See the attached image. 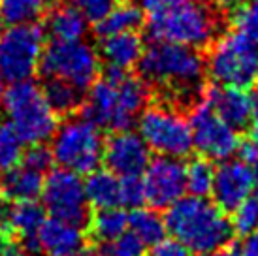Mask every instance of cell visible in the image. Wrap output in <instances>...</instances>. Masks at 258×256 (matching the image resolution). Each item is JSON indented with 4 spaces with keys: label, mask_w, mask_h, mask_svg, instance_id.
<instances>
[{
    "label": "cell",
    "mask_w": 258,
    "mask_h": 256,
    "mask_svg": "<svg viewBox=\"0 0 258 256\" xmlns=\"http://www.w3.org/2000/svg\"><path fill=\"white\" fill-rule=\"evenodd\" d=\"M25 142L10 122H0V175L15 168L23 158Z\"/></svg>",
    "instance_id": "obj_28"
},
{
    "label": "cell",
    "mask_w": 258,
    "mask_h": 256,
    "mask_svg": "<svg viewBox=\"0 0 258 256\" xmlns=\"http://www.w3.org/2000/svg\"><path fill=\"white\" fill-rule=\"evenodd\" d=\"M12 230V204L8 198H0V232L8 234Z\"/></svg>",
    "instance_id": "obj_39"
},
{
    "label": "cell",
    "mask_w": 258,
    "mask_h": 256,
    "mask_svg": "<svg viewBox=\"0 0 258 256\" xmlns=\"http://www.w3.org/2000/svg\"><path fill=\"white\" fill-rule=\"evenodd\" d=\"M144 241L128 230L113 241L102 243V247L94 252V256H144Z\"/></svg>",
    "instance_id": "obj_31"
},
{
    "label": "cell",
    "mask_w": 258,
    "mask_h": 256,
    "mask_svg": "<svg viewBox=\"0 0 258 256\" xmlns=\"http://www.w3.org/2000/svg\"><path fill=\"white\" fill-rule=\"evenodd\" d=\"M51 162H53L51 149L43 147V145H30V149L25 151L21 158V164L29 166L30 170L40 171V173H45V171L49 170Z\"/></svg>",
    "instance_id": "obj_34"
},
{
    "label": "cell",
    "mask_w": 258,
    "mask_h": 256,
    "mask_svg": "<svg viewBox=\"0 0 258 256\" xmlns=\"http://www.w3.org/2000/svg\"><path fill=\"white\" fill-rule=\"evenodd\" d=\"M40 72L47 79H60L79 91H85L96 83L100 72V55L91 43L83 40H53L49 45H45L42 53Z\"/></svg>",
    "instance_id": "obj_7"
},
{
    "label": "cell",
    "mask_w": 258,
    "mask_h": 256,
    "mask_svg": "<svg viewBox=\"0 0 258 256\" xmlns=\"http://www.w3.org/2000/svg\"><path fill=\"white\" fill-rule=\"evenodd\" d=\"M43 94L49 102L51 109L57 115H70L78 109L81 102V91L60 79H47Z\"/></svg>",
    "instance_id": "obj_26"
},
{
    "label": "cell",
    "mask_w": 258,
    "mask_h": 256,
    "mask_svg": "<svg viewBox=\"0 0 258 256\" xmlns=\"http://www.w3.org/2000/svg\"><path fill=\"white\" fill-rule=\"evenodd\" d=\"M144 23V12L130 2H121L109 10V14L96 25L98 34L111 36V34H121V32H136Z\"/></svg>",
    "instance_id": "obj_23"
},
{
    "label": "cell",
    "mask_w": 258,
    "mask_h": 256,
    "mask_svg": "<svg viewBox=\"0 0 258 256\" xmlns=\"http://www.w3.org/2000/svg\"><path fill=\"white\" fill-rule=\"evenodd\" d=\"M147 30L153 40L192 49L215 40L217 17L202 0H147Z\"/></svg>",
    "instance_id": "obj_2"
},
{
    "label": "cell",
    "mask_w": 258,
    "mask_h": 256,
    "mask_svg": "<svg viewBox=\"0 0 258 256\" xmlns=\"http://www.w3.org/2000/svg\"><path fill=\"white\" fill-rule=\"evenodd\" d=\"M138 68L145 83L183 94L194 91L202 83L206 60L198 49L155 40L144 49Z\"/></svg>",
    "instance_id": "obj_4"
},
{
    "label": "cell",
    "mask_w": 258,
    "mask_h": 256,
    "mask_svg": "<svg viewBox=\"0 0 258 256\" xmlns=\"http://www.w3.org/2000/svg\"><path fill=\"white\" fill-rule=\"evenodd\" d=\"M89 222H91L93 237L100 243L113 241L124 232H128V215L121 207L96 209V213L89 219Z\"/></svg>",
    "instance_id": "obj_25"
},
{
    "label": "cell",
    "mask_w": 258,
    "mask_h": 256,
    "mask_svg": "<svg viewBox=\"0 0 258 256\" xmlns=\"http://www.w3.org/2000/svg\"><path fill=\"white\" fill-rule=\"evenodd\" d=\"M239 256H258V228L243 237L239 245Z\"/></svg>",
    "instance_id": "obj_38"
},
{
    "label": "cell",
    "mask_w": 258,
    "mask_h": 256,
    "mask_svg": "<svg viewBox=\"0 0 258 256\" xmlns=\"http://www.w3.org/2000/svg\"><path fill=\"white\" fill-rule=\"evenodd\" d=\"M204 2L209 4V6L221 8V10H228V8H236L241 0H204Z\"/></svg>",
    "instance_id": "obj_41"
},
{
    "label": "cell",
    "mask_w": 258,
    "mask_h": 256,
    "mask_svg": "<svg viewBox=\"0 0 258 256\" xmlns=\"http://www.w3.org/2000/svg\"><path fill=\"white\" fill-rule=\"evenodd\" d=\"M2 23H4V19H2V14H0V32H2Z\"/></svg>",
    "instance_id": "obj_48"
},
{
    "label": "cell",
    "mask_w": 258,
    "mask_h": 256,
    "mask_svg": "<svg viewBox=\"0 0 258 256\" xmlns=\"http://www.w3.org/2000/svg\"><path fill=\"white\" fill-rule=\"evenodd\" d=\"M144 49V40L138 32H121V34L104 36L98 55L106 60L108 68L126 72L132 66H138Z\"/></svg>",
    "instance_id": "obj_18"
},
{
    "label": "cell",
    "mask_w": 258,
    "mask_h": 256,
    "mask_svg": "<svg viewBox=\"0 0 258 256\" xmlns=\"http://www.w3.org/2000/svg\"><path fill=\"white\" fill-rule=\"evenodd\" d=\"M6 234H2L0 232V256L4 254V249H6V245H8V241H6V237H4Z\"/></svg>",
    "instance_id": "obj_46"
},
{
    "label": "cell",
    "mask_w": 258,
    "mask_h": 256,
    "mask_svg": "<svg viewBox=\"0 0 258 256\" xmlns=\"http://www.w3.org/2000/svg\"><path fill=\"white\" fill-rule=\"evenodd\" d=\"M43 49V32L38 25H10L0 32V76L10 83L29 81L40 68Z\"/></svg>",
    "instance_id": "obj_10"
},
{
    "label": "cell",
    "mask_w": 258,
    "mask_h": 256,
    "mask_svg": "<svg viewBox=\"0 0 258 256\" xmlns=\"http://www.w3.org/2000/svg\"><path fill=\"white\" fill-rule=\"evenodd\" d=\"M38 243L43 256H94L83 228L58 219L43 222L38 232Z\"/></svg>",
    "instance_id": "obj_16"
},
{
    "label": "cell",
    "mask_w": 258,
    "mask_h": 256,
    "mask_svg": "<svg viewBox=\"0 0 258 256\" xmlns=\"http://www.w3.org/2000/svg\"><path fill=\"white\" fill-rule=\"evenodd\" d=\"M45 29L55 42H76L87 34V19L72 4L57 6L45 21Z\"/></svg>",
    "instance_id": "obj_21"
},
{
    "label": "cell",
    "mask_w": 258,
    "mask_h": 256,
    "mask_svg": "<svg viewBox=\"0 0 258 256\" xmlns=\"http://www.w3.org/2000/svg\"><path fill=\"white\" fill-rule=\"evenodd\" d=\"M6 91H8V87H6V79L0 76V106H2V102H4V96H6Z\"/></svg>",
    "instance_id": "obj_45"
},
{
    "label": "cell",
    "mask_w": 258,
    "mask_h": 256,
    "mask_svg": "<svg viewBox=\"0 0 258 256\" xmlns=\"http://www.w3.org/2000/svg\"><path fill=\"white\" fill-rule=\"evenodd\" d=\"M104 136L85 117H70L60 122L51 138V155L62 170L91 173L104 160Z\"/></svg>",
    "instance_id": "obj_6"
},
{
    "label": "cell",
    "mask_w": 258,
    "mask_h": 256,
    "mask_svg": "<svg viewBox=\"0 0 258 256\" xmlns=\"http://www.w3.org/2000/svg\"><path fill=\"white\" fill-rule=\"evenodd\" d=\"M149 89L142 78L108 68L106 78L89 87L83 115L98 128L128 130L147 106Z\"/></svg>",
    "instance_id": "obj_1"
},
{
    "label": "cell",
    "mask_w": 258,
    "mask_h": 256,
    "mask_svg": "<svg viewBox=\"0 0 258 256\" xmlns=\"http://www.w3.org/2000/svg\"><path fill=\"white\" fill-rule=\"evenodd\" d=\"M249 128H251V140L258 142V109L254 111V115H252L251 122H249Z\"/></svg>",
    "instance_id": "obj_43"
},
{
    "label": "cell",
    "mask_w": 258,
    "mask_h": 256,
    "mask_svg": "<svg viewBox=\"0 0 258 256\" xmlns=\"http://www.w3.org/2000/svg\"><path fill=\"white\" fill-rule=\"evenodd\" d=\"M204 102H208L222 121H226L236 130L249 126L252 115L256 111L252 94L241 87H209L204 93Z\"/></svg>",
    "instance_id": "obj_17"
},
{
    "label": "cell",
    "mask_w": 258,
    "mask_h": 256,
    "mask_svg": "<svg viewBox=\"0 0 258 256\" xmlns=\"http://www.w3.org/2000/svg\"><path fill=\"white\" fill-rule=\"evenodd\" d=\"M45 207L36 200L15 202L12 206V230L21 235V239H36L45 219Z\"/></svg>",
    "instance_id": "obj_24"
},
{
    "label": "cell",
    "mask_w": 258,
    "mask_h": 256,
    "mask_svg": "<svg viewBox=\"0 0 258 256\" xmlns=\"http://www.w3.org/2000/svg\"><path fill=\"white\" fill-rule=\"evenodd\" d=\"M232 25L237 34L258 47V0L239 2L232 12Z\"/></svg>",
    "instance_id": "obj_29"
},
{
    "label": "cell",
    "mask_w": 258,
    "mask_h": 256,
    "mask_svg": "<svg viewBox=\"0 0 258 256\" xmlns=\"http://www.w3.org/2000/svg\"><path fill=\"white\" fill-rule=\"evenodd\" d=\"M43 173L30 170L25 164H17L15 168L0 175V192L8 200L25 202V200H36L43 188Z\"/></svg>",
    "instance_id": "obj_20"
},
{
    "label": "cell",
    "mask_w": 258,
    "mask_h": 256,
    "mask_svg": "<svg viewBox=\"0 0 258 256\" xmlns=\"http://www.w3.org/2000/svg\"><path fill=\"white\" fill-rule=\"evenodd\" d=\"M2 107L8 122L29 145H42L57 130V113L51 109L43 89L34 81H19L8 87Z\"/></svg>",
    "instance_id": "obj_5"
},
{
    "label": "cell",
    "mask_w": 258,
    "mask_h": 256,
    "mask_svg": "<svg viewBox=\"0 0 258 256\" xmlns=\"http://www.w3.org/2000/svg\"><path fill=\"white\" fill-rule=\"evenodd\" d=\"M234 232L247 235L258 228V198L245 200L241 206L234 211Z\"/></svg>",
    "instance_id": "obj_32"
},
{
    "label": "cell",
    "mask_w": 258,
    "mask_h": 256,
    "mask_svg": "<svg viewBox=\"0 0 258 256\" xmlns=\"http://www.w3.org/2000/svg\"><path fill=\"white\" fill-rule=\"evenodd\" d=\"M42 4V0H0V14L10 25H27L38 19Z\"/></svg>",
    "instance_id": "obj_30"
},
{
    "label": "cell",
    "mask_w": 258,
    "mask_h": 256,
    "mask_svg": "<svg viewBox=\"0 0 258 256\" xmlns=\"http://www.w3.org/2000/svg\"><path fill=\"white\" fill-rule=\"evenodd\" d=\"M256 96H258V79H256Z\"/></svg>",
    "instance_id": "obj_49"
},
{
    "label": "cell",
    "mask_w": 258,
    "mask_h": 256,
    "mask_svg": "<svg viewBox=\"0 0 258 256\" xmlns=\"http://www.w3.org/2000/svg\"><path fill=\"white\" fill-rule=\"evenodd\" d=\"M122 179V207H142L145 202L144 181L140 177H121Z\"/></svg>",
    "instance_id": "obj_35"
},
{
    "label": "cell",
    "mask_w": 258,
    "mask_h": 256,
    "mask_svg": "<svg viewBox=\"0 0 258 256\" xmlns=\"http://www.w3.org/2000/svg\"><path fill=\"white\" fill-rule=\"evenodd\" d=\"M72 6L78 8L87 23L98 25L113 8V0H72Z\"/></svg>",
    "instance_id": "obj_33"
},
{
    "label": "cell",
    "mask_w": 258,
    "mask_h": 256,
    "mask_svg": "<svg viewBox=\"0 0 258 256\" xmlns=\"http://www.w3.org/2000/svg\"><path fill=\"white\" fill-rule=\"evenodd\" d=\"M252 170L249 164L237 160H224L215 170L211 196L222 211H236L245 200L251 198Z\"/></svg>",
    "instance_id": "obj_15"
},
{
    "label": "cell",
    "mask_w": 258,
    "mask_h": 256,
    "mask_svg": "<svg viewBox=\"0 0 258 256\" xmlns=\"http://www.w3.org/2000/svg\"><path fill=\"white\" fill-rule=\"evenodd\" d=\"M206 70L219 85L247 89L258 79V47L237 32L222 34L213 42Z\"/></svg>",
    "instance_id": "obj_8"
},
{
    "label": "cell",
    "mask_w": 258,
    "mask_h": 256,
    "mask_svg": "<svg viewBox=\"0 0 258 256\" xmlns=\"http://www.w3.org/2000/svg\"><path fill=\"white\" fill-rule=\"evenodd\" d=\"M142 2H147V0H142Z\"/></svg>",
    "instance_id": "obj_50"
},
{
    "label": "cell",
    "mask_w": 258,
    "mask_h": 256,
    "mask_svg": "<svg viewBox=\"0 0 258 256\" xmlns=\"http://www.w3.org/2000/svg\"><path fill=\"white\" fill-rule=\"evenodd\" d=\"M142 181H144L145 202L153 209H168L185 196V164L179 158L172 157L151 158Z\"/></svg>",
    "instance_id": "obj_13"
},
{
    "label": "cell",
    "mask_w": 258,
    "mask_h": 256,
    "mask_svg": "<svg viewBox=\"0 0 258 256\" xmlns=\"http://www.w3.org/2000/svg\"><path fill=\"white\" fill-rule=\"evenodd\" d=\"M43 4H51V2H57V0H42Z\"/></svg>",
    "instance_id": "obj_47"
},
{
    "label": "cell",
    "mask_w": 258,
    "mask_h": 256,
    "mask_svg": "<svg viewBox=\"0 0 258 256\" xmlns=\"http://www.w3.org/2000/svg\"><path fill=\"white\" fill-rule=\"evenodd\" d=\"M237 155H239V160L249 166H254L258 164V142L254 140H245V142L239 143L237 147Z\"/></svg>",
    "instance_id": "obj_37"
},
{
    "label": "cell",
    "mask_w": 258,
    "mask_h": 256,
    "mask_svg": "<svg viewBox=\"0 0 258 256\" xmlns=\"http://www.w3.org/2000/svg\"><path fill=\"white\" fill-rule=\"evenodd\" d=\"M151 256H192V252L175 239H164L153 247Z\"/></svg>",
    "instance_id": "obj_36"
},
{
    "label": "cell",
    "mask_w": 258,
    "mask_h": 256,
    "mask_svg": "<svg viewBox=\"0 0 258 256\" xmlns=\"http://www.w3.org/2000/svg\"><path fill=\"white\" fill-rule=\"evenodd\" d=\"M128 228L134 235H138L145 247H155L160 241L166 239V222L164 219L157 213V209H145V207H136L128 215Z\"/></svg>",
    "instance_id": "obj_22"
},
{
    "label": "cell",
    "mask_w": 258,
    "mask_h": 256,
    "mask_svg": "<svg viewBox=\"0 0 258 256\" xmlns=\"http://www.w3.org/2000/svg\"><path fill=\"white\" fill-rule=\"evenodd\" d=\"M138 134L160 157L181 158L194 149L188 117L172 106L145 107L138 119Z\"/></svg>",
    "instance_id": "obj_9"
},
{
    "label": "cell",
    "mask_w": 258,
    "mask_h": 256,
    "mask_svg": "<svg viewBox=\"0 0 258 256\" xmlns=\"http://www.w3.org/2000/svg\"><path fill=\"white\" fill-rule=\"evenodd\" d=\"M166 230L190 252L204 254L228 245L234 234L232 222L215 202L183 196L166 209Z\"/></svg>",
    "instance_id": "obj_3"
},
{
    "label": "cell",
    "mask_w": 258,
    "mask_h": 256,
    "mask_svg": "<svg viewBox=\"0 0 258 256\" xmlns=\"http://www.w3.org/2000/svg\"><path fill=\"white\" fill-rule=\"evenodd\" d=\"M2 256H29V254L25 252V249L21 247V243H19V245H15V243L8 241L6 249H4V254Z\"/></svg>",
    "instance_id": "obj_42"
},
{
    "label": "cell",
    "mask_w": 258,
    "mask_h": 256,
    "mask_svg": "<svg viewBox=\"0 0 258 256\" xmlns=\"http://www.w3.org/2000/svg\"><path fill=\"white\" fill-rule=\"evenodd\" d=\"M42 206L51 215V219L66 221L81 226L89 221V202L85 185L78 173L68 170H53L43 179Z\"/></svg>",
    "instance_id": "obj_11"
},
{
    "label": "cell",
    "mask_w": 258,
    "mask_h": 256,
    "mask_svg": "<svg viewBox=\"0 0 258 256\" xmlns=\"http://www.w3.org/2000/svg\"><path fill=\"white\" fill-rule=\"evenodd\" d=\"M89 206L96 209L122 207V179L109 170H94L83 181Z\"/></svg>",
    "instance_id": "obj_19"
},
{
    "label": "cell",
    "mask_w": 258,
    "mask_h": 256,
    "mask_svg": "<svg viewBox=\"0 0 258 256\" xmlns=\"http://www.w3.org/2000/svg\"><path fill=\"white\" fill-rule=\"evenodd\" d=\"M185 177H186V190L190 196L206 198L213 190V179H215V168L208 158L198 157L192 158L185 166Z\"/></svg>",
    "instance_id": "obj_27"
},
{
    "label": "cell",
    "mask_w": 258,
    "mask_h": 256,
    "mask_svg": "<svg viewBox=\"0 0 258 256\" xmlns=\"http://www.w3.org/2000/svg\"><path fill=\"white\" fill-rule=\"evenodd\" d=\"M252 192H254V198H258V164H254V170H252Z\"/></svg>",
    "instance_id": "obj_44"
},
{
    "label": "cell",
    "mask_w": 258,
    "mask_h": 256,
    "mask_svg": "<svg viewBox=\"0 0 258 256\" xmlns=\"http://www.w3.org/2000/svg\"><path fill=\"white\" fill-rule=\"evenodd\" d=\"M104 162L119 177H140L151 162V149L140 134L121 130L104 145Z\"/></svg>",
    "instance_id": "obj_14"
},
{
    "label": "cell",
    "mask_w": 258,
    "mask_h": 256,
    "mask_svg": "<svg viewBox=\"0 0 258 256\" xmlns=\"http://www.w3.org/2000/svg\"><path fill=\"white\" fill-rule=\"evenodd\" d=\"M200 256H239V249L224 245L221 249H215V250H211V252H204V254H200Z\"/></svg>",
    "instance_id": "obj_40"
},
{
    "label": "cell",
    "mask_w": 258,
    "mask_h": 256,
    "mask_svg": "<svg viewBox=\"0 0 258 256\" xmlns=\"http://www.w3.org/2000/svg\"><path fill=\"white\" fill-rule=\"evenodd\" d=\"M190 130H192V145L208 160H228L237 153L239 134L234 126L213 111L208 102H198L188 115Z\"/></svg>",
    "instance_id": "obj_12"
}]
</instances>
